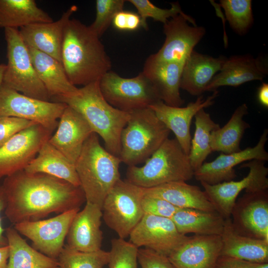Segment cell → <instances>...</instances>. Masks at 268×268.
I'll use <instances>...</instances> for the list:
<instances>
[{"instance_id":"35","label":"cell","mask_w":268,"mask_h":268,"mask_svg":"<svg viewBox=\"0 0 268 268\" xmlns=\"http://www.w3.org/2000/svg\"><path fill=\"white\" fill-rule=\"evenodd\" d=\"M109 258V252L102 249L84 252L65 245L57 260L60 268H103L108 264Z\"/></svg>"},{"instance_id":"27","label":"cell","mask_w":268,"mask_h":268,"mask_svg":"<svg viewBox=\"0 0 268 268\" xmlns=\"http://www.w3.org/2000/svg\"><path fill=\"white\" fill-rule=\"evenodd\" d=\"M28 48L35 70L50 99L77 91L78 88L70 82L62 63L44 53Z\"/></svg>"},{"instance_id":"12","label":"cell","mask_w":268,"mask_h":268,"mask_svg":"<svg viewBox=\"0 0 268 268\" xmlns=\"http://www.w3.org/2000/svg\"><path fill=\"white\" fill-rule=\"evenodd\" d=\"M164 44L155 54L147 59L156 62H175L184 64L195 46L206 33L198 26L194 18L178 14L163 24Z\"/></svg>"},{"instance_id":"16","label":"cell","mask_w":268,"mask_h":268,"mask_svg":"<svg viewBox=\"0 0 268 268\" xmlns=\"http://www.w3.org/2000/svg\"><path fill=\"white\" fill-rule=\"evenodd\" d=\"M231 216L238 233L268 242V190L246 193L236 201Z\"/></svg>"},{"instance_id":"7","label":"cell","mask_w":268,"mask_h":268,"mask_svg":"<svg viewBox=\"0 0 268 268\" xmlns=\"http://www.w3.org/2000/svg\"><path fill=\"white\" fill-rule=\"evenodd\" d=\"M7 64L1 83L25 95L50 101V97L32 63L28 48L19 30L5 28Z\"/></svg>"},{"instance_id":"18","label":"cell","mask_w":268,"mask_h":268,"mask_svg":"<svg viewBox=\"0 0 268 268\" xmlns=\"http://www.w3.org/2000/svg\"><path fill=\"white\" fill-rule=\"evenodd\" d=\"M216 90L204 99L203 96H198L196 100L188 103L186 107H173L159 101L148 107L157 117L170 131L173 132L176 139L184 152L189 154L192 137L190 128L193 118L198 112L214 104V99L218 96Z\"/></svg>"},{"instance_id":"47","label":"cell","mask_w":268,"mask_h":268,"mask_svg":"<svg viewBox=\"0 0 268 268\" xmlns=\"http://www.w3.org/2000/svg\"><path fill=\"white\" fill-rule=\"evenodd\" d=\"M8 257V246L0 247V268H7Z\"/></svg>"},{"instance_id":"24","label":"cell","mask_w":268,"mask_h":268,"mask_svg":"<svg viewBox=\"0 0 268 268\" xmlns=\"http://www.w3.org/2000/svg\"><path fill=\"white\" fill-rule=\"evenodd\" d=\"M184 64L156 62L147 59L142 72L148 78L160 99L165 104L181 107L185 102L180 92L181 77Z\"/></svg>"},{"instance_id":"49","label":"cell","mask_w":268,"mask_h":268,"mask_svg":"<svg viewBox=\"0 0 268 268\" xmlns=\"http://www.w3.org/2000/svg\"><path fill=\"white\" fill-rule=\"evenodd\" d=\"M255 268H268V263L257 264Z\"/></svg>"},{"instance_id":"1","label":"cell","mask_w":268,"mask_h":268,"mask_svg":"<svg viewBox=\"0 0 268 268\" xmlns=\"http://www.w3.org/2000/svg\"><path fill=\"white\" fill-rule=\"evenodd\" d=\"M2 185L6 198L4 214L14 225L80 208L86 202L80 186L46 174L23 170L5 177Z\"/></svg>"},{"instance_id":"43","label":"cell","mask_w":268,"mask_h":268,"mask_svg":"<svg viewBox=\"0 0 268 268\" xmlns=\"http://www.w3.org/2000/svg\"><path fill=\"white\" fill-rule=\"evenodd\" d=\"M112 24L119 30L134 31L141 26V19L136 13L122 10L115 15Z\"/></svg>"},{"instance_id":"20","label":"cell","mask_w":268,"mask_h":268,"mask_svg":"<svg viewBox=\"0 0 268 268\" xmlns=\"http://www.w3.org/2000/svg\"><path fill=\"white\" fill-rule=\"evenodd\" d=\"M221 247L220 236L195 234L168 258L176 268H216Z\"/></svg>"},{"instance_id":"13","label":"cell","mask_w":268,"mask_h":268,"mask_svg":"<svg viewBox=\"0 0 268 268\" xmlns=\"http://www.w3.org/2000/svg\"><path fill=\"white\" fill-rule=\"evenodd\" d=\"M79 210L76 208L48 219L20 222L14 224V228L31 241L35 250L57 259L65 246L71 222Z\"/></svg>"},{"instance_id":"39","label":"cell","mask_w":268,"mask_h":268,"mask_svg":"<svg viewBox=\"0 0 268 268\" xmlns=\"http://www.w3.org/2000/svg\"><path fill=\"white\" fill-rule=\"evenodd\" d=\"M125 1L124 0H97L96 18L89 26L91 31L100 38L112 23L115 15L123 10Z\"/></svg>"},{"instance_id":"26","label":"cell","mask_w":268,"mask_h":268,"mask_svg":"<svg viewBox=\"0 0 268 268\" xmlns=\"http://www.w3.org/2000/svg\"><path fill=\"white\" fill-rule=\"evenodd\" d=\"M220 237L222 243L220 256L253 263H268V242L238 233L232 226L231 217L225 218Z\"/></svg>"},{"instance_id":"21","label":"cell","mask_w":268,"mask_h":268,"mask_svg":"<svg viewBox=\"0 0 268 268\" xmlns=\"http://www.w3.org/2000/svg\"><path fill=\"white\" fill-rule=\"evenodd\" d=\"M102 208L86 202L74 217L67 232L66 245L70 249L84 252L101 249L103 232L101 230Z\"/></svg>"},{"instance_id":"2","label":"cell","mask_w":268,"mask_h":268,"mask_svg":"<svg viewBox=\"0 0 268 268\" xmlns=\"http://www.w3.org/2000/svg\"><path fill=\"white\" fill-rule=\"evenodd\" d=\"M61 60L68 80L75 86L99 81L112 67L100 38L89 26L74 18L64 29Z\"/></svg>"},{"instance_id":"25","label":"cell","mask_w":268,"mask_h":268,"mask_svg":"<svg viewBox=\"0 0 268 268\" xmlns=\"http://www.w3.org/2000/svg\"><path fill=\"white\" fill-rule=\"evenodd\" d=\"M226 58L223 56L214 58L193 50L184 63L180 88L194 96L201 95Z\"/></svg>"},{"instance_id":"42","label":"cell","mask_w":268,"mask_h":268,"mask_svg":"<svg viewBox=\"0 0 268 268\" xmlns=\"http://www.w3.org/2000/svg\"><path fill=\"white\" fill-rule=\"evenodd\" d=\"M137 259L141 268H176L168 257L145 248L138 249Z\"/></svg>"},{"instance_id":"15","label":"cell","mask_w":268,"mask_h":268,"mask_svg":"<svg viewBox=\"0 0 268 268\" xmlns=\"http://www.w3.org/2000/svg\"><path fill=\"white\" fill-rule=\"evenodd\" d=\"M129 237L137 248L143 247L168 257L189 236L180 233L171 219L144 214Z\"/></svg>"},{"instance_id":"3","label":"cell","mask_w":268,"mask_h":268,"mask_svg":"<svg viewBox=\"0 0 268 268\" xmlns=\"http://www.w3.org/2000/svg\"><path fill=\"white\" fill-rule=\"evenodd\" d=\"M99 82L83 86L74 94L53 97L52 101L65 103L81 114L93 132L103 139L105 149L119 157L121 135L130 113L111 106L102 94Z\"/></svg>"},{"instance_id":"28","label":"cell","mask_w":268,"mask_h":268,"mask_svg":"<svg viewBox=\"0 0 268 268\" xmlns=\"http://www.w3.org/2000/svg\"><path fill=\"white\" fill-rule=\"evenodd\" d=\"M144 194L162 199L178 208L216 210L204 191L186 182H170L151 188H144Z\"/></svg>"},{"instance_id":"37","label":"cell","mask_w":268,"mask_h":268,"mask_svg":"<svg viewBox=\"0 0 268 268\" xmlns=\"http://www.w3.org/2000/svg\"><path fill=\"white\" fill-rule=\"evenodd\" d=\"M128 1L131 3L137 10L141 19V26L146 30L148 28L146 22L147 18H151L164 24L169 18L178 14L187 15L182 10L178 2L171 3L170 8L163 9L155 6L148 0H129Z\"/></svg>"},{"instance_id":"4","label":"cell","mask_w":268,"mask_h":268,"mask_svg":"<svg viewBox=\"0 0 268 268\" xmlns=\"http://www.w3.org/2000/svg\"><path fill=\"white\" fill-rule=\"evenodd\" d=\"M119 157L102 147L93 133L85 141L74 165L86 202L102 208L109 192L121 179Z\"/></svg>"},{"instance_id":"23","label":"cell","mask_w":268,"mask_h":268,"mask_svg":"<svg viewBox=\"0 0 268 268\" xmlns=\"http://www.w3.org/2000/svg\"><path fill=\"white\" fill-rule=\"evenodd\" d=\"M267 74V65L262 58H255L249 54L233 56L226 58L206 91H213L221 86L237 87L247 82L263 80Z\"/></svg>"},{"instance_id":"32","label":"cell","mask_w":268,"mask_h":268,"mask_svg":"<svg viewBox=\"0 0 268 268\" xmlns=\"http://www.w3.org/2000/svg\"><path fill=\"white\" fill-rule=\"evenodd\" d=\"M52 21L49 14L34 0H0V28L18 29Z\"/></svg>"},{"instance_id":"46","label":"cell","mask_w":268,"mask_h":268,"mask_svg":"<svg viewBox=\"0 0 268 268\" xmlns=\"http://www.w3.org/2000/svg\"><path fill=\"white\" fill-rule=\"evenodd\" d=\"M259 102L265 108L268 107V84L263 82L259 87L257 93Z\"/></svg>"},{"instance_id":"34","label":"cell","mask_w":268,"mask_h":268,"mask_svg":"<svg viewBox=\"0 0 268 268\" xmlns=\"http://www.w3.org/2000/svg\"><path fill=\"white\" fill-rule=\"evenodd\" d=\"M195 131L191 140L188 155L190 163L194 170L198 169L212 152L210 146L211 133L220 127L212 120L209 113L204 109L195 115Z\"/></svg>"},{"instance_id":"41","label":"cell","mask_w":268,"mask_h":268,"mask_svg":"<svg viewBox=\"0 0 268 268\" xmlns=\"http://www.w3.org/2000/svg\"><path fill=\"white\" fill-rule=\"evenodd\" d=\"M37 123L12 117H0V147L15 134Z\"/></svg>"},{"instance_id":"6","label":"cell","mask_w":268,"mask_h":268,"mask_svg":"<svg viewBox=\"0 0 268 268\" xmlns=\"http://www.w3.org/2000/svg\"><path fill=\"white\" fill-rule=\"evenodd\" d=\"M121 135V162L131 166L144 163L169 138L170 131L149 108L130 112Z\"/></svg>"},{"instance_id":"40","label":"cell","mask_w":268,"mask_h":268,"mask_svg":"<svg viewBox=\"0 0 268 268\" xmlns=\"http://www.w3.org/2000/svg\"><path fill=\"white\" fill-rule=\"evenodd\" d=\"M141 207L144 214L170 219L179 208L162 199L144 194Z\"/></svg>"},{"instance_id":"36","label":"cell","mask_w":268,"mask_h":268,"mask_svg":"<svg viewBox=\"0 0 268 268\" xmlns=\"http://www.w3.org/2000/svg\"><path fill=\"white\" fill-rule=\"evenodd\" d=\"M227 20L238 34H246L250 29L254 18L251 0H221Z\"/></svg>"},{"instance_id":"9","label":"cell","mask_w":268,"mask_h":268,"mask_svg":"<svg viewBox=\"0 0 268 268\" xmlns=\"http://www.w3.org/2000/svg\"><path fill=\"white\" fill-rule=\"evenodd\" d=\"M105 100L120 110L130 112L148 108L161 101L151 82L142 72L132 78H125L110 70L99 80Z\"/></svg>"},{"instance_id":"29","label":"cell","mask_w":268,"mask_h":268,"mask_svg":"<svg viewBox=\"0 0 268 268\" xmlns=\"http://www.w3.org/2000/svg\"><path fill=\"white\" fill-rule=\"evenodd\" d=\"M28 173L46 174L80 186L75 166L60 151L45 142L37 155L24 169Z\"/></svg>"},{"instance_id":"8","label":"cell","mask_w":268,"mask_h":268,"mask_svg":"<svg viewBox=\"0 0 268 268\" xmlns=\"http://www.w3.org/2000/svg\"><path fill=\"white\" fill-rule=\"evenodd\" d=\"M143 196V188L121 179L106 196L102 206V217L119 238L129 237L142 218Z\"/></svg>"},{"instance_id":"14","label":"cell","mask_w":268,"mask_h":268,"mask_svg":"<svg viewBox=\"0 0 268 268\" xmlns=\"http://www.w3.org/2000/svg\"><path fill=\"white\" fill-rule=\"evenodd\" d=\"M53 132L39 124L19 132L0 147V179L24 170Z\"/></svg>"},{"instance_id":"38","label":"cell","mask_w":268,"mask_h":268,"mask_svg":"<svg viewBox=\"0 0 268 268\" xmlns=\"http://www.w3.org/2000/svg\"><path fill=\"white\" fill-rule=\"evenodd\" d=\"M138 248L120 238L111 240L108 268H137Z\"/></svg>"},{"instance_id":"10","label":"cell","mask_w":268,"mask_h":268,"mask_svg":"<svg viewBox=\"0 0 268 268\" xmlns=\"http://www.w3.org/2000/svg\"><path fill=\"white\" fill-rule=\"evenodd\" d=\"M266 161L253 159L240 165V168H248V174L238 181H230L209 185L201 182L210 201L216 210L224 218L230 217L236 199L243 190L246 193H254L268 190V168Z\"/></svg>"},{"instance_id":"48","label":"cell","mask_w":268,"mask_h":268,"mask_svg":"<svg viewBox=\"0 0 268 268\" xmlns=\"http://www.w3.org/2000/svg\"><path fill=\"white\" fill-rule=\"evenodd\" d=\"M5 65H0V84L2 82V75L5 69Z\"/></svg>"},{"instance_id":"11","label":"cell","mask_w":268,"mask_h":268,"mask_svg":"<svg viewBox=\"0 0 268 268\" xmlns=\"http://www.w3.org/2000/svg\"><path fill=\"white\" fill-rule=\"evenodd\" d=\"M67 105L25 95L0 84V117H12L39 124L53 132Z\"/></svg>"},{"instance_id":"22","label":"cell","mask_w":268,"mask_h":268,"mask_svg":"<svg viewBox=\"0 0 268 268\" xmlns=\"http://www.w3.org/2000/svg\"><path fill=\"white\" fill-rule=\"evenodd\" d=\"M77 7L72 5L61 18L47 23L30 24L20 28V35L28 47L48 55L62 63L61 53L66 25Z\"/></svg>"},{"instance_id":"33","label":"cell","mask_w":268,"mask_h":268,"mask_svg":"<svg viewBox=\"0 0 268 268\" xmlns=\"http://www.w3.org/2000/svg\"><path fill=\"white\" fill-rule=\"evenodd\" d=\"M248 113L246 104L239 106L228 122L222 127L213 131L210 136V146L212 152L220 151L231 154L240 151L241 140L246 129L250 125L243 120Z\"/></svg>"},{"instance_id":"31","label":"cell","mask_w":268,"mask_h":268,"mask_svg":"<svg viewBox=\"0 0 268 268\" xmlns=\"http://www.w3.org/2000/svg\"><path fill=\"white\" fill-rule=\"evenodd\" d=\"M9 247L7 268H60L57 259L30 246L14 227L5 229Z\"/></svg>"},{"instance_id":"44","label":"cell","mask_w":268,"mask_h":268,"mask_svg":"<svg viewBox=\"0 0 268 268\" xmlns=\"http://www.w3.org/2000/svg\"><path fill=\"white\" fill-rule=\"evenodd\" d=\"M257 264L232 257L220 256L216 268H255Z\"/></svg>"},{"instance_id":"19","label":"cell","mask_w":268,"mask_h":268,"mask_svg":"<svg viewBox=\"0 0 268 268\" xmlns=\"http://www.w3.org/2000/svg\"><path fill=\"white\" fill-rule=\"evenodd\" d=\"M93 133L82 115L67 105L48 142L75 165L85 141Z\"/></svg>"},{"instance_id":"45","label":"cell","mask_w":268,"mask_h":268,"mask_svg":"<svg viewBox=\"0 0 268 268\" xmlns=\"http://www.w3.org/2000/svg\"><path fill=\"white\" fill-rule=\"evenodd\" d=\"M6 206V198L2 185H0V247L8 245L7 238L4 235L5 229L3 228L1 224L0 214L5 209Z\"/></svg>"},{"instance_id":"30","label":"cell","mask_w":268,"mask_h":268,"mask_svg":"<svg viewBox=\"0 0 268 268\" xmlns=\"http://www.w3.org/2000/svg\"><path fill=\"white\" fill-rule=\"evenodd\" d=\"M178 232L201 235L221 236L225 218L216 210L179 208L171 218Z\"/></svg>"},{"instance_id":"5","label":"cell","mask_w":268,"mask_h":268,"mask_svg":"<svg viewBox=\"0 0 268 268\" xmlns=\"http://www.w3.org/2000/svg\"><path fill=\"white\" fill-rule=\"evenodd\" d=\"M142 166H128L126 180L143 188L186 182L194 177L187 155L176 138H168Z\"/></svg>"},{"instance_id":"17","label":"cell","mask_w":268,"mask_h":268,"mask_svg":"<svg viewBox=\"0 0 268 268\" xmlns=\"http://www.w3.org/2000/svg\"><path fill=\"white\" fill-rule=\"evenodd\" d=\"M268 130L265 129L257 144L231 154L221 153L214 160L205 162L194 172V177L200 181L215 185L232 181L236 177L234 167L246 161L253 159L268 160V152L265 149Z\"/></svg>"}]
</instances>
